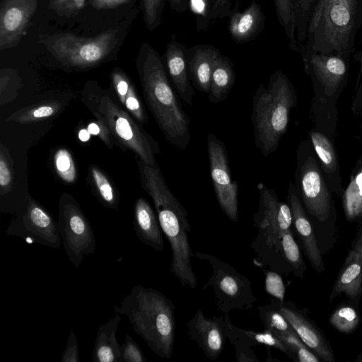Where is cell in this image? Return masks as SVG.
I'll return each instance as SVG.
<instances>
[{"instance_id":"obj_1","label":"cell","mask_w":362,"mask_h":362,"mask_svg":"<svg viewBox=\"0 0 362 362\" xmlns=\"http://www.w3.org/2000/svg\"><path fill=\"white\" fill-rule=\"evenodd\" d=\"M257 188L259 207L253 215L257 233L250 244L255 262L279 274L291 272L302 277L306 267L292 228L290 206L281 202L276 192L263 182L258 183Z\"/></svg>"},{"instance_id":"obj_2","label":"cell","mask_w":362,"mask_h":362,"mask_svg":"<svg viewBox=\"0 0 362 362\" xmlns=\"http://www.w3.org/2000/svg\"><path fill=\"white\" fill-rule=\"evenodd\" d=\"M136 68L146 104L165 139L185 150L191 140L190 120L171 86L161 57L147 42L139 47Z\"/></svg>"},{"instance_id":"obj_3","label":"cell","mask_w":362,"mask_h":362,"mask_svg":"<svg viewBox=\"0 0 362 362\" xmlns=\"http://www.w3.org/2000/svg\"><path fill=\"white\" fill-rule=\"evenodd\" d=\"M137 165L142 188L153 201L161 230L170 245V272L182 286L195 288L197 281L191 262L194 253L187 235L192 231L187 211L168 188L158 165H148L140 159Z\"/></svg>"},{"instance_id":"obj_4","label":"cell","mask_w":362,"mask_h":362,"mask_svg":"<svg viewBox=\"0 0 362 362\" xmlns=\"http://www.w3.org/2000/svg\"><path fill=\"white\" fill-rule=\"evenodd\" d=\"M362 27V0H314L301 54L349 57Z\"/></svg>"},{"instance_id":"obj_5","label":"cell","mask_w":362,"mask_h":362,"mask_svg":"<svg viewBox=\"0 0 362 362\" xmlns=\"http://www.w3.org/2000/svg\"><path fill=\"white\" fill-rule=\"evenodd\" d=\"M113 309L127 316L134 332L158 356L172 357L176 323L171 299L156 289L136 284Z\"/></svg>"},{"instance_id":"obj_6","label":"cell","mask_w":362,"mask_h":362,"mask_svg":"<svg viewBox=\"0 0 362 362\" xmlns=\"http://www.w3.org/2000/svg\"><path fill=\"white\" fill-rule=\"evenodd\" d=\"M295 94L287 76L280 70L273 73L267 86L260 83L252 97V123L255 146L264 156L275 151L286 131Z\"/></svg>"},{"instance_id":"obj_7","label":"cell","mask_w":362,"mask_h":362,"mask_svg":"<svg viewBox=\"0 0 362 362\" xmlns=\"http://www.w3.org/2000/svg\"><path fill=\"white\" fill-rule=\"evenodd\" d=\"M82 101L97 120L103 122L110 133L124 147L151 166L158 165L156 155L160 153L158 142L127 111L119 106L106 90L82 91Z\"/></svg>"},{"instance_id":"obj_8","label":"cell","mask_w":362,"mask_h":362,"mask_svg":"<svg viewBox=\"0 0 362 362\" xmlns=\"http://www.w3.org/2000/svg\"><path fill=\"white\" fill-rule=\"evenodd\" d=\"M119 39V29L107 30L93 37L70 33L45 36L40 40L47 49L62 64L75 69L98 65L113 51Z\"/></svg>"},{"instance_id":"obj_9","label":"cell","mask_w":362,"mask_h":362,"mask_svg":"<svg viewBox=\"0 0 362 362\" xmlns=\"http://www.w3.org/2000/svg\"><path fill=\"white\" fill-rule=\"evenodd\" d=\"M193 257L206 261L211 267L212 275L202 290L209 288L213 290L219 311L226 314L233 309L250 310L254 307L257 298L250 281L245 276L212 255L196 252Z\"/></svg>"},{"instance_id":"obj_10","label":"cell","mask_w":362,"mask_h":362,"mask_svg":"<svg viewBox=\"0 0 362 362\" xmlns=\"http://www.w3.org/2000/svg\"><path fill=\"white\" fill-rule=\"evenodd\" d=\"M57 226L65 253L74 267L78 269L84 255L94 253L96 240L89 221L70 194L60 197Z\"/></svg>"},{"instance_id":"obj_11","label":"cell","mask_w":362,"mask_h":362,"mask_svg":"<svg viewBox=\"0 0 362 362\" xmlns=\"http://www.w3.org/2000/svg\"><path fill=\"white\" fill-rule=\"evenodd\" d=\"M5 234L54 249L62 244L57 222L44 206L28 195Z\"/></svg>"},{"instance_id":"obj_12","label":"cell","mask_w":362,"mask_h":362,"mask_svg":"<svg viewBox=\"0 0 362 362\" xmlns=\"http://www.w3.org/2000/svg\"><path fill=\"white\" fill-rule=\"evenodd\" d=\"M210 174L219 206L233 222L238 221V182L233 181L224 143L214 134L207 135Z\"/></svg>"},{"instance_id":"obj_13","label":"cell","mask_w":362,"mask_h":362,"mask_svg":"<svg viewBox=\"0 0 362 362\" xmlns=\"http://www.w3.org/2000/svg\"><path fill=\"white\" fill-rule=\"evenodd\" d=\"M39 0H3L0 6V50L16 47L34 16Z\"/></svg>"},{"instance_id":"obj_14","label":"cell","mask_w":362,"mask_h":362,"mask_svg":"<svg viewBox=\"0 0 362 362\" xmlns=\"http://www.w3.org/2000/svg\"><path fill=\"white\" fill-rule=\"evenodd\" d=\"M187 334L202 350L204 356L216 360L222 352L228 337L224 315L208 317L201 309H197L187 322Z\"/></svg>"},{"instance_id":"obj_15","label":"cell","mask_w":362,"mask_h":362,"mask_svg":"<svg viewBox=\"0 0 362 362\" xmlns=\"http://www.w3.org/2000/svg\"><path fill=\"white\" fill-rule=\"evenodd\" d=\"M300 192L308 212L320 221H325L330 214L328 191L323 179L314 166V160L308 158L299 170Z\"/></svg>"},{"instance_id":"obj_16","label":"cell","mask_w":362,"mask_h":362,"mask_svg":"<svg viewBox=\"0 0 362 362\" xmlns=\"http://www.w3.org/2000/svg\"><path fill=\"white\" fill-rule=\"evenodd\" d=\"M223 315L226 323L227 338L235 346L238 361L259 362V359L251 349V346L258 344L277 349L288 357L289 353L286 346L274 333L265 329L262 332H255L237 327L232 324L229 313Z\"/></svg>"},{"instance_id":"obj_17","label":"cell","mask_w":362,"mask_h":362,"mask_svg":"<svg viewBox=\"0 0 362 362\" xmlns=\"http://www.w3.org/2000/svg\"><path fill=\"white\" fill-rule=\"evenodd\" d=\"M280 312L303 341L320 358L335 361L332 349L325 335L301 310L288 301H281Z\"/></svg>"},{"instance_id":"obj_18","label":"cell","mask_w":362,"mask_h":362,"mask_svg":"<svg viewBox=\"0 0 362 362\" xmlns=\"http://www.w3.org/2000/svg\"><path fill=\"white\" fill-rule=\"evenodd\" d=\"M288 189V200L292 213L294 232L300 240L304 255L313 268L319 273L323 272L325 269L313 226L298 197L293 192V185H290Z\"/></svg>"},{"instance_id":"obj_19","label":"cell","mask_w":362,"mask_h":362,"mask_svg":"<svg viewBox=\"0 0 362 362\" xmlns=\"http://www.w3.org/2000/svg\"><path fill=\"white\" fill-rule=\"evenodd\" d=\"M185 45L172 39L167 45L164 54L167 70L179 98L186 104L192 105L195 92L190 80Z\"/></svg>"},{"instance_id":"obj_20","label":"cell","mask_w":362,"mask_h":362,"mask_svg":"<svg viewBox=\"0 0 362 362\" xmlns=\"http://www.w3.org/2000/svg\"><path fill=\"white\" fill-rule=\"evenodd\" d=\"M221 54L219 49L211 45H197L187 49L190 80L199 91L209 93L213 69Z\"/></svg>"},{"instance_id":"obj_21","label":"cell","mask_w":362,"mask_h":362,"mask_svg":"<svg viewBox=\"0 0 362 362\" xmlns=\"http://www.w3.org/2000/svg\"><path fill=\"white\" fill-rule=\"evenodd\" d=\"M133 227L144 244L157 252L163 250V231L157 214L144 197L138 198L134 203Z\"/></svg>"},{"instance_id":"obj_22","label":"cell","mask_w":362,"mask_h":362,"mask_svg":"<svg viewBox=\"0 0 362 362\" xmlns=\"http://www.w3.org/2000/svg\"><path fill=\"white\" fill-rule=\"evenodd\" d=\"M233 9L228 21V31L236 43H245L255 39L264 29L265 16L259 4L253 1L243 12Z\"/></svg>"},{"instance_id":"obj_23","label":"cell","mask_w":362,"mask_h":362,"mask_svg":"<svg viewBox=\"0 0 362 362\" xmlns=\"http://www.w3.org/2000/svg\"><path fill=\"white\" fill-rule=\"evenodd\" d=\"M341 293L351 300L362 294V257L351 249L337 275L329 300Z\"/></svg>"},{"instance_id":"obj_24","label":"cell","mask_w":362,"mask_h":362,"mask_svg":"<svg viewBox=\"0 0 362 362\" xmlns=\"http://www.w3.org/2000/svg\"><path fill=\"white\" fill-rule=\"evenodd\" d=\"M121 321L120 314L115 313L112 319L99 327L93 349L94 362H122L121 345L116 338Z\"/></svg>"},{"instance_id":"obj_25","label":"cell","mask_w":362,"mask_h":362,"mask_svg":"<svg viewBox=\"0 0 362 362\" xmlns=\"http://www.w3.org/2000/svg\"><path fill=\"white\" fill-rule=\"evenodd\" d=\"M235 72L232 62L221 54L217 59L211 75L208 98L211 103L223 101L229 95L235 81Z\"/></svg>"},{"instance_id":"obj_26","label":"cell","mask_w":362,"mask_h":362,"mask_svg":"<svg viewBox=\"0 0 362 362\" xmlns=\"http://www.w3.org/2000/svg\"><path fill=\"white\" fill-rule=\"evenodd\" d=\"M62 106V103L57 100H44L16 111L6 121L18 124L37 122L58 114Z\"/></svg>"},{"instance_id":"obj_27","label":"cell","mask_w":362,"mask_h":362,"mask_svg":"<svg viewBox=\"0 0 362 362\" xmlns=\"http://www.w3.org/2000/svg\"><path fill=\"white\" fill-rule=\"evenodd\" d=\"M89 176L95 194L99 201L106 208L117 210L119 202V194L106 174L98 166L90 165Z\"/></svg>"},{"instance_id":"obj_28","label":"cell","mask_w":362,"mask_h":362,"mask_svg":"<svg viewBox=\"0 0 362 362\" xmlns=\"http://www.w3.org/2000/svg\"><path fill=\"white\" fill-rule=\"evenodd\" d=\"M281 300L273 299L269 304L257 307L259 317L264 325V329L275 334H284L295 331L280 312Z\"/></svg>"},{"instance_id":"obj_29","label":"cell","mask_w":362,"mask_h":362,"mask_svg":"<svg viewBox=\"0 0 362 362\" xmlns=\"http://www.w3.org/2000/svg\"><path fill=\"white\" fill-rule=\"evenodd\" d=\"M344 209L349 221L362 218V171L357 174L345 192Z\"/></svg>"},{"instance_id":"obj_30","label":"cell","mask_w":362,"mask_h":362,"mask_svg":"<svg viewBox=\"0 0 362 362\" xmlns=\"http://www.w3.org/2000/svg\"><path fill=\"white\" fill-rule=\"evenodd\" d=\"M276 336L284 343L289 353L288 358L293 361L319 362L320 361V358L303 343L295 331Z\"/></svg>"},{"instance_id":"obj_31","label":"cell","mask_w":362,"mask_h":362,"mask_svg":"<svg viewBox=\"0 0 362 362\" xmlns=\"http://www.w3.org/2000/svg\"><path fill=\"white\" fill-rule=\"evenodd\" d=\"M274 3L279 23L289 40L291 48L298 52L299 45L296 38L292 0H274Z\"/></svg>"},{"instance_id":"obj_32","label":"cell","mask_w":362,"mask_h":362,"mask_svg":"<svg viewBox=\"0 0 362 362\" xmlns=\"http://www.w3.org/2000/svg\"><path fill=\"white\" fill-rule=\"evenodd\" d=\"M53 165L58 177L65 183L72 184L77 177L73 157L67 149L60 148L53 156Z\"/></svg>"},{"instance_id":"obj_33","label":"cell","mask_w":362,"mask_h":362,"mask_svg":"<svg viewBox=\"0 0 362 362\" xmlns=\"http://www.w3.org/2000/svg\"><path fill=\"white\" fill-rule=\"evenodd\" d=\"M329 322L338 331L349 334L354 332L359 324V316L356 310L349 305L338 307L331 315Z\"/></svg>"},{"instance_id":"obj_34","label":"cell","mask_w":362,"mask_h":362,"mask_svg":"<svg viewBox=\"0 0 362 362\" xmlns=\"http://www.w3.org/2000/svg\"><path fill=\"white\" fill-rule=\"evenodd\" d=\"M14 185L13 162L3 143L0 144V194L4 197L13 189Z\"/></svg>"},{"instance_id":"obj_35","label":"cell","mask_w":362,"mask_h":362,"mask_svg":"<svg viewBox=\"0 0 362 362\" xmlns=\"http://www.w3.org/2000/svg\"><path fill=\"white\" fill-rule=\"evenodd\" d=\"M165 0H141V8L145 25L149 31L156 30L160 24Z\"/></svg>"},{"instance_id":"obj_36","label":"cell","mask_w":362,"mask_h":362,"mask_svg":"<svg viewBox=\"0 0 362 362\" xmlns=\"http://www.w3.org/2000/svg\"><path fill=\"white\" fill-rule=\"evenodd\" d=\"M311 139L315 152L323 164L329 168L335 167V156L329 139L320 132H313Z\"/></svg>"},{"instance_id":"obj_37","label":"cell","mask_w":362,"mask_h":362,"mask_svg":"<svg viewBox=\"0 0 362 362\" xmlns=\"http://www.w3.org/2000/svg\"><path fill=\"white\" fill-rule=\"evenodd\" d=\"M122 105L138 122L144 124L148 122V116L145 107L133 84L130 88Z\"/></svg>"},{"instance_id":"obj_38","label":"cell","mask_w":362,"mask_h":362,"mask_svg":"<svg viewBox=\"0 0 362 362\" xmlns=\"http://www.w3.org/2000/svg\"><path fill=\"white\" fill-rule=\"evenodd\" d=\"M122 360L124 362H146V359L139 345L127 333L121 345Z\"/></svg>"},{"instance_id":"obj_39","label":"cell","mask_w":362,"mask_h":362,"mask_svg":"<svg viewBox=\"0 0 362 362\" xmlns=\"http://www.w3.org/2000/svg\"><path fill=\"white\" fill-rule=\"evenodd\" d=\"M211 0H190L189 6L197 17V29L201 30L206 29L209 24V13L211 9Z\"/></svg>"},{"instance_id":"obj_40","label":"cell","mask_w":362,"mask_h":362,"mask_svg":"<svg viewBox=\"0 0 362 362\" xmlns=\"http://www.w3.org/2000/svg\"><path fill=\"white\" fill-rule=\"evenodd\" d=\"M265 276V287L268 293L279 299L284 300L285 286L279 273L262 268Z\"/></svg>"},{"instance_id":"obj_41","label":"cell","mask_w":362,"mask_h":362,"mask_svg":"<svg viewBox=\"0 0 362 362\" xmlns=\"http://www.w3.org/2000/svg\"><path fill=\"white\" fill-rule=\"evenodd\" d=\"M314 0H292L294 21L298 24L308 22Z\"/></svg>"},{"instance_id":"obj_42","label":"cell","mask_w":362,"mask_h":362,"mask_svg":"<svg viewBox=\"0 0 362 362\" xmlns=\"http://www.w3.org/2000/svg\"><path fill=\"white\" fill-rule=\"evenodd\" d=\"M61 362L79 361V347L77 338L73 330H70L64 351L62 355Z\"/></svg>"},{"instance_id":"obj_43","label":"cell","mask_w":362,"mask_h":362,"mask_svg":"<svg viewBox=\"0 0 362 362\" xmlns=\"http://www.w3.org/2000/svg\"><path fill=\"white\" fill-rule=\"evenodd\" d=\"M233 12L232 0H214L209 13V21L230 17Z\"/></svg>"},{"instance_id":"obj_44","label":"cell","mask_w":362,"mask_h":362,"mask_svg":"<svg viewBox=\"0 0 362 362\" xmlns=\"http://www.w3.org/2000/svg\"><path fill=\"white\" fill-rule=\"evenodd\" d=\"M88 131L91 134L98 136L109 148H111L110 132L105 122L99 120L91 122L88 126Z\"/></svg>"},{"instance_id":"obj_45","label":"cell","mask_w":362,"mask_h":362,"mask_svg":"<svg viewBox=\"0 0 362 362\" xmlns=\"http://www.w3.org/2000/svg\"><path fill=\"white\" fill-rule=\"evenodd\" d=\"M87 0H69L59 11L64 15H72L78 13L86 6Z\"/></svg>"},{"instance_id":"obj_46","label":"cell","mask_w":362,"mask_h":362,"mask_svg":"<svg viewBox=\"0 0 362 362\" xmlns=\"http://www.w3.org/2000/svg\"><path fill=\"white\" fill-rule=\"evenodd\" d=\"M129 0H89L90 4L96 9H110L116 8Z\"/></svg>"},{"instance_id":"obj_47","label":"cell","mask_w":362,"mask_h":362,"mask_svg":"<svg viewBox=\"0 0 362 362\" xmlns=\"http://www.w3.org/2000/svg\"><path fill=\"white\" fill-rule=\"evenodd\" d=\"M190 0H168L170 8L176 12L186 11L189 6Z\"/></svg>"},{"instance_id":"obj_48","label":"cell","mask_w":362,"mask_h":362,"mask_svg":"<svg viewBox=\"0 0 362 362\" xmlns=\"http://www.w3.org/2000/svg\"><path fill=\"white\" fill-rule=\"evenodd\" d=\"M351 249L362 257V226L357 232L356 238L352 243Z\"/></svg>"},{"instance_id":"obj_49","label":"cell","mask_w":362,"mask_h":362,"mask_svg":"<svg viewBox=\"0 0 362 362\" xmlns=\"http://www.w3.org/2000/svg\"><path fill=\"white\" fill-rule=\"evenodd\" d=\"M68 1L69 0H49V8L59 12Z\"/></svg>"},{"instance_id":"obj_50","label":"cell","mask_w":362,"mask_h":362,"mask_svg":"<svg viewBox=\"0 0 362 362\" xmlns=\"http://www.w3.org/2000/svg\"><path fill=\"white\" fill-rule=\"evenodd\" d=\"M89 136L90 133L88 132V131H86V129L81 130L78 134L79 139L83 141L88 140Z\"/></svg>"},{"instance_id":"obj_51","label":"cell","mask_w":362,"mask_h":362,"mask_svg":"<svg viewBox=\"0 0 362 362\" xmlns=\"http://www.w3.org/2000/svg\"><path fill=\"white\" fill-rule=\"evenodd\" d=\"M213 1H214V0H211V4H212Z\"/></svg>"}]
</instances>
